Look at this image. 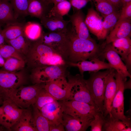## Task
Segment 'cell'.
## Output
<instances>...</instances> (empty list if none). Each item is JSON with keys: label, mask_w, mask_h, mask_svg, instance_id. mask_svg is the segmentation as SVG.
<instances>
[{"label": "cell", "mask_w": 131, "mask_h": 131, "mask_svg": "<svg viewBox=\"0 0 131 131\" xmlns=\"http://www.w3.org/2000/svg\"><path fill=\"white\" fill-rule=\"evenodd\" d=\"M71 30V44L67 61L66 62L76 63L88 59L90 60L95 58L100 59L101 58H104L103 51L106 44L105 42L99 45L94 39H81L77 37Z\"/></svg>", "instance_id": "6da1fadb"}, {"label": "cell", "mask_w": 131, "mask_h": 131, "mask_svg": "<svg viewBox=\"0 0 131 131\" xmlns=\"http://www.w3.org/2000/svg\"><path fill=\"white\" fill-rule=\"evenodd\" d=\"M25 57V63L32 69L46 66L66 64L61 57L52 48L38 40L31 41Z\"/></svg>", "instance_id": "7a4b0ae2"}, {"label": "cell", "mask_w": 131, "mask_h": 131, "mask_svg": "<svg viewBox=\"0 0 131 131\" xmlns=\"http://www.w3.org/2000/svg\"><path fill=\"white\" fill-rule=\"evenodd\" d=\"M71 29L69 28L66 33L43 32L38 40L50 47L66 62L67 61L71 44Z\"/></svg>", "instance_id": "3957f363"}, {"label": "cell", "mask_w": 131, "mask_h": 131, "mask_svg": "<svg viewBox=\"0 0 131 131\" xmlns=\"http://www.w3.org/2000/svg\"><path fill=\"white\" fill-rule=\"evenodd\" d=\"M111 68L104 71L90 73L89 78L85 80L94 103L103 114L106 79Z\"/></svg>", "instance_id": "277c9868"}, {"label": "cell", "mask_w": 131, "mask_h": 131, "mask_svg": "<svg viewBox=\"0 0 131 131\" xmlns=\"http://www.w3.org/2000/svg\"><path fill=\"white\" fill-rule=\"evenodd\" d=\"M68 66L66 64L39 67L32 69L31 78L34 84L46 83L57 79L66 78Z\"/></svg>", "instance_id": "5b68a950"}, {"label": "cell", "mask_w": 131, "mask_h": 131, "mask_svg": "<svg viewBox=\"0 0 131 131\" xmlns=\"http://www.w3.org/2000/svg\"><path fill=\"white\" fill-rule=\"evenodd\" d=\"M45 84L40 83L30 86H21L11 93L9 98L20 108H28L31 105H34L40 91Z\"/></svg>", "instance_id": "8992f818"}, {"label": "cell", "mask_w": 131, "mask_h": 131, "mask_svg": "<svg viewBox=\"0 0 131 131\" xmlns=\"http://www.w3.org/2000/svg\"><path fill=\"white\" fill-rule=\"evenodd\" d=\"M58 101L63 112L74 117L91 119L96 114L101 112L96 106L84 102L72 100Z\"/></svg>", "instance_id": "52a82bcc"}, {"label": "cell", "mask_w": 131, "mask_h": 131, "mask_svg": "<svg viewBox=\"0 0 131 131\" xmlns=\"http://www.w3.org/2000/svg\"><path fill=\"white\" fill-rule=\"evenodd\" d=\"M66 78H63L45 83V90L58 101L68 100L71 89L75 81L76 75L68 72Z\"/></svg>", "instance_id": "ba28073f"}, {"label": "cell", "mask_w": 131, "mask_h": 131, "mask_svg": "<svg viewBox=\"0 0 131 131\" xmlns=\"http://www.w3.org/2000/svg\"><path fill=\"white\" fill-rule=\"evenodd\" d=\"M25 76L21 72H12L0 70V97L9 98L11 93L24 82Z\"/></svg>", "instance_id": "9c48e42d"}, {"label": "cell", "mask_w": 131, "mask_h": 131, "mask_svg": "<svg viewBox=\"0 0 131 131\" xmlns=\"http://www.w3.org/2000/svg\"><path fill=\"white\" fill-rule=\"evenodd\" d=\"M0 107V124L10 129L18 122L24 109L18 107L11 99H4Z\"/></svg>", "instance_id": "30bf717a"}, {"label": "cell", "mask_w": 131, "mask_h": 131, "mask_svg": "<svg viewBox=\"0 0 131 131\" xmlns=\"http://www.w3.org/2000/svg\"><path fill=\"white\" fill-rule=\"evenodd\" d=\"M114 77L117 84V90L113 99L110 115L123 121L131 120L130 117L124 114V82L121 75L116 71Z\"/></svg>", "instance_id": "8fae6325"}, {"label": "cell", "mask_w": 131, "mask_h": 131, "mask_svg": "<svg viewBox=\"0 0 131 131\" xmlns=\"http://www.w3.org/2000/svg\"><path fill=\"white\" fill-rule=\"evenodd\" d=\"M76 75L75 80L71 89L68 100H74L95 106L83 76L79 74Z\"/></svg>", "instance_id": "7c38bea8"}, {"label": "cell", "mask_w": 131, "mask_h": 131, "mask_svg": "<svg viewBox=\"0 0 131 131\" xmlns=\"http://www.w3.org/2000/svg\"><path fill=\"white\" fill-rule=\"evenodd\" d=\"M103 56L108 61L111 67L120 74L124 82L126 81L127 77L131 78V74L125 64L119 55L113 49L110 43L106 44L105 45Z\"/></svg>", "instance_id": "4fadbf2b"}, {"label": "cell", "mask_w": 131, "mask_h": 131, "mask_svg": "<svg viewBox=\"0 0 131 131\" xmlns=\"http://www.w3.org/2000/svg\"><path fill=\"white\" fill-rule=\"evenodd\" d=\"M72 24L71 28L74 34L83 40H92L85 23V17L81 9L77 10L71 15H67Z\"/></svg>", "instance_id": "5bb4252c"}, {"label": "cell", "mask_w": 131, "mask_h": 131, "mask_svg": "<svg viewBox=\"0 0 131 131\" xmlns=\"http://www.w3.org/2000/svg\"><path fill=\"white\" fill-rule=\"evenodd\" d=\"M115 72L111 68L106 77L104 99V117L110 115L112 101L116 91V82L114 77Z\"/></svg>", "instance_id": "9a60e30c"}, {"label": "cell", "mask_w": 131, "mask_h": 131, "mask_svg": "<svg viewBox=\"0 0 131 131\" xmlns=\"http://www.w3.org/2000/svg\"><path fill=\"white\" fill-rule=\"evenodd\" d=\"M103 21L102 17L93 7L88 9L85 19V23L89 32L99 40L103 39Z\"/></svg>", "instance_id": "2e32d148"}, {"label": "cell", "mask_w": 131, "mask_h": 131, "mask_svg": "<svg viewBox=\"0 0 131 131\" xmlns=\"http://www.w3.org/2000/svg\"><path fill=\"white\" fill-rule=\"evenodd\" d=\"M66 64L68 66L77 67L80 74L83 76L84 72H89V73L95 72L104 69L112 68L108 63L98 58H95L89 61H82L76 63L67 62Z\"/></svg>", "instance_id": "e0dca14e"}, {"label": "cell", "mask_w": 131, "mask_h": 131, "mask_svg": "<svg viewBox=\"0 0 131 131\" xmlns=\"http://www.w3.org/2000/svg\"><path fill=\"white\" fill-rule=\"evenodd\" d=\"M39 110L48 120L49 125L62 123L63 112L58 101L47 104Z\"/></svg>", "instance_id": "ac0fdd59"}, {"label": "cell", "mask_w": 131, "mask_h": 131, "mask_svg": "<svg viewBox=\"0 0 131 131\" xmlns=\"http://www.w3.org/2000/svg\"><path fill=\"white\" fill-rule=\"evenodd\" d=\"M40 20L41 24L49 32L66 33L69 28L68 26L70 20H64L58 16L49 14Z\"/></svg>", "instance_id": "d6986e66"}, {"label": "cell", "mask_w": 131, "mask_h": 131, "mask_svg": "<svg viewBox=\"0 0 131 131\" xmlns=\"http://www.w3.org/2000/svg\"><path fill=\"white\" fill-rule=\"evenodd\" d=\"M131 19H125L117 21L106 37L105 42L111 43L117 39L131 36Z\"/></svg>", "instance_id": "ffe728a7"}, {"label": "cell", "mask_w": 131, "mask_h": 131, "mask_svg": "<svg viewBox=\"0 0 131 131\" xmlns=\"http://www.w3.org/2000/svg\"><path fill=\"white\" fill-rule=\"evenodd\" d=\"M93 118H75L63 112L62 123L66 131H85L90 126Z\"/></svg>", "instance_id": "44dd1931"}, {"label": "cell", "mask_w": 131, "mask_h": 131, "mask_svg": "<svg viewBox=\"0 0 131 131\" xmlns=\"http://www.w3.org/2000/svg\"><path fill=\"white\" fill-rule=\"evenodd\" d=\"M44 0H30L27 10V14L40 19L47 16L53 6Z\"/></svg>", "instance_id": "7402d4cb"}, {"label": "cell", "mask_w": 131, "mask_h": 131, "mask_svg": "<svg viewBox=\"0 0 131 131\" xmlns=\"http://www.w3.org/2000/svg\"><path fill=\"white\" fill-rule=\"evenodd\" d=\"M105 122L102 128L104 131H131V120L123 121L108 115L105 117Z\"/></svg>", "instance_id": "603a6c76"}, {"label": "cell", "mask_w": 131, "mask_h": 131, "mask_svg": "<svg viewBox=\"0 0 131 131\" xmlns=\"http://www.w3.org/2000/svg\"><path fill=\"white\" fill-rule=\"evenodd\" d=\"M14 130L17 131H36L31 110L24 109Z\"/></svg>", "instance_id": "cb8c5ba5"}, {"label": "cell", "mask_w": 131, "mask_h": 131, "mask_svg": "<svg viewBox=\"0 0 131 131\" xmlns=\"http://www.w3.org/2000/svg\"><path fill=\"white\" fill-rule=\"evenodd\" d=\"M17 22L9 0H3L0 5V24L6 25Z\"/></svg>", "instance_id": "d4e9b609"}, {"label": "cell", "mask_w": 131, "mask_h": 131, "mask_svg": "<svg viewBox=\"0 0 131 131\" xmlns=\"http://www.w3.org/2000/svg\"><path fill=\"white\" fill-rule=\"evenodd\" d=\"M110 43L113 49L121 56V58L124 61L131 53V40L130 37L116 39Z\"/></svg>", "instance_id": "484cf974"}, {"label": "cell", "mask_w": 131, "mask_h": 131, "mask_svg": "<svg viewBox=\"0 0 131 131\" xmlns=\"http://www.w3.org/2000/svg\"><path fill=\"white\" fill-rule=\"evenodd\" d=\"M8 44L13 47L23 57L27 54L30 47L31 41L23 34L13 40L5 41Z\"/></svg>", "instance_id": "4316f807"}, {"label": "cell", "mask_w": 131, "mask_h": 131, "mask_svg": "<svg viewBox=\"0 0 131 131\" xmlns=\"http://www.w3.org/2000/svg\"><path fill=\"white\" fill-rule=\"evenodd\" d=\"M24 24L17 22L6 25L1 31L5 41L14 39L23 34Z\"/></svg>", "instance_id": "83f0119b"}, {"label": "cell", "mask_w": 131, "mask_h": 131, "mask_svg": "<svg viewBox=\"0 0 131 131\" xmlns=\"http://www.w3.org/2000/svg\"><path fill=\"white\" fill-rule=\"evenodd\" d=\"M43 32L41 26L38 23L28 22L24 24L23 33L31 41L38 40Z\"/></svg>", "instance_id": "f1b7e54d"}, {"label": "cell", "mask_w": 131, "mask_h": 131, "mask_svg": "<svg viewBox=\"0 0 131 131\" xmlns=\"http://www.w3.org/2000/svg\"><path fill=\"white\" fill-rule=\"evenodd\" d=\"M116 10L104 17L103 23V39H106L109 32L116 25L119 17L120 11Z\"/></svg>", "instance_id": "f546056e"}, {"label": "cell", "mask_w": 131, "mask_h": 131, "mask_svg": "<svg viewBox=\"0 0 131 131\" xmlns=\"http://www.w3.org/2000/svg\"><path fill=\"white\" fill-rule=\"evenodd\" d=\"M33 118L34 125L36 131H49V122L40 112L39 110L34 106Z\"/></svg>", "instance_id": "4dcf8cb0"}, {"label": "cell", "mask_w": 131, "mask_h": 131, "mask_svg": "<svg viewBox=\"0 0 131 131\" xmlns=\"http://www.w3.org/2000/svg\"><path fill=\"white\" fill-rule=\"evenodd\" d=\"M14 12L15 18L28 16L27 10L30 0H9Z\"/></svg>", "instance_id": "1f68e13d"}, {"label": "cell", "mask_w": 131, "mask_h": 131, "mask_svg": "<svg viewBox=\"0 0 131 131\" xmlns=\"http://www.w3.org/2000/svg\"><path fill=\"white\" fill-rule=\"evenodd\" d=\"M97 11L104 17L114 11L119 10L107 0H91Z\"/></svg>", "instance_id": "d6a6232c"}, {"label": "cell", "mask_w": 131, "mask_h": 131, "mask_svg": "<svg viewBox=\"0 0 131 131\" xmlns=\"http://www.w3.org/2000/svg\"><path fill=\"white\" fill-rule=\"evenodd\" d=\"M25 64L24 60L10 57L6 59L3 66V70L9 72H17L22 69L24 67Z\"/></svg>", "instance_id": "836d02e7"}, {"label": "cell", "mask_w": 131, "mask_h": 131, "mask_svg": "<svg viewBox=\"0 0 131 131\" xmlns=\"http://www.w3.org/2000/svg\"><path fill=\"white\" fill-rule=\"evenodd\" d=\"M57 101L58 100L44 87L40 91L34 106L40 110L46 105Z\"/></svg>", "instance_id": "e575fe53"}, {"label": "cell", "mask_w": 131, "mask_h": 131, "mask_svg": "<svg viewBox=\"0 0 131 131\" xmlns=\"http://www.w3.org/2000/svg\"><path fill=\"white\" fill-rule=\"evenodd\" d=\"M71 7L69 2L68 0H65L53 6L49 15H53L63 17V16L68 15Z\"/></svg>", "instance_id": "d590c367"}, {"label": "cell", "mask_w": 131, "mask_h": 131, "mask_svg": "<svg viewBox=\"0 0 131 131\" xmlns=\"http://www.w3.org/2000/svg\"><path fill=\"white\" fill-rule=\"evenodd\" d=\"M0 55L5 59L13 57L24 60V57L13 47L8 44H4L0 46Z\"/></svg>", "instance_id": "8d00e7d4"}, {"label": "cell", "mask_w": 131, "mask_h": 131, "mask_svg": "<svg viewBox=\"0 0 131 131\" xmlns=\"http://www.w3.org/2000/svg\"><path fill=\"white\" fill-rule=\"evenodd\" d=\"M105 122V118L103 114L99 112L94 116L91 121L90 126V131H102Z\"/></svg>", "instance_id": "74e56055"}, {"label": "cell", "mask_w": 131, "mask_h": 131, "mask_svg": "<svg viewBox=\"0 0 131 131\" xmlns=\"http://www.w3.org/2000/svg\"><path fill=\"white\" fill-rule=\"evenodd\" d=\"M131 1H130L122 6L118 21L125 19H131Z\"/></svg>", "instance_id": "f35d334b"}, {"label": "cell", "mask_w": 131, "mask_h": 131, "mask_svg": "<svg viewBox=\"0 0 131 131\" xmlns=\"http://www.w3.org/2000/svg\"><path fill=\"white\" fill-rule=\"evenodd\" d=\"M70 3L74 13L84 7L91 0H68Z\"/></svg>", "instance_id": "ab89813d"}, {"label": "cell", "mask_w": 131, "mask_h": 131, "mask_svg": "<svg viewBox=\"0 0 131 131\" xmlns=\"http://www.w3.org/2000/svg\"><path fill=\"white\" fill-rule=\"evenodd\" d=\"M65 130L62 123L49 125V131H64Z\"/></svg>", "instance_id": "60d3db41"}, {"label": "cell", "mask_w": 131, "mask_h": 131, "mask_svg": "<svg viewBox=\"0 0 131 131\" xmlns=\"http://www.w3.org/2000/svg\"><path fill=\"white\" fill-rule=\"evenodd\" d=\"M125 65L129 72L131 74V53L129 54L124 61Z\"/></svg>", "instance_id": "b9f144b4"}, {"label": "cell", "mask_w": 131, "mask_h": 131, "mask_svg": "<svg viewBox=\"0 0 131 131\" xmlns=\"http://www.w3.org/2000/svg\"><path fill=\"white\" fill-rule=\"evenodd\" d=\"M118 9L121 8L122 7L121 0H107Z\"/></svg>", "instance_id": "7bdbcfd3"}, {"label": "cell", "mask_w": 131, "mask_h": 131, "mask_svg": "<svg viewBox=\"0 0 131 131\" xmlns=\"http://www.w3.org/2000/svg\"><path fill=\"white\" fill-rule=\"evenodd\" d=\"M2 30L1 26H0V46L5 44V42L4 38L2 34Z\"/></svg>", "instance_id": "ee69618b"}, {"label": "cell", "mask_w": 131, "mask_h": 131, "mask_svg": "<svg viewBox=\"0 0 131 131\" xmlns=\"http://www.w3.org/2000/svg\"><path fill=\"white\" fill-rule=\"evenodd\" d=\"M47 2L53 4L54 6L56 5L57 3L65 0H44Z\"/></svg>", "instance_id": "f6af8a7d"}, {"label": "cell", "mask_w": 131, "mask_h": 131, "mask_svg": "<svg viewBox=\"0 0 131 131\" xmlns=\"http://www.w3.org/2000/svg\"><path fill=\"white\" fill-rule=\"evenodd\" d=\"M5 59L0 55V67H3L5 63Z\"/></svg>", "instance_id": "bcb514c9"}, {"label": "cell", "mask_w": 131, "mask_h": 131, "mask_svg": "<svg viewBox=\"0 0 131 131\" xmlns=\"http://www.w3.org/2000/svg\"><path fill=\"white\" fill-rule=\"evenodd\" d=\"M130 1H131V0H121L122 6Z\"/></svg>", "instance_id": "7dc6e473"}, {"label": "cell", "mask_w": 131, "mask_h": 131, "mask_svg": "<svg viewBox=\"0 0 131 131\" xmlns=\"http://www.w3.org/2000/svg\"><path fill=\"white\" fill-rule=\"evenodd\" d=\"M1 101H2L1 98H0V104L1 103Z\"/></svg>", "instance_id": "c3c4849f"}, {"label": "cell", "mask_w": 131, "mask_h": 131, "mask_svg": "<svg viewBox=\"0 0 131 131\" xmlns=\"http://www.w3.org/2000/svg\"><path fill=\"white\" fill-rule=\"evenodd\" d=\"M3 0H0V5L1 3V2H2V1Z\"/></svg>", "instance_id": "681fc988"}, {"label": "cell", "mask_w": 131, "mask_h": 131, "mask_svg": "<svg viewBox=\"0 0 131 131\" xmlns=\"http://www.w3.org/2000/svg\"><path fill=\"white\" fill-rule=\"evenodd\" d=\"M2 25L0 24V26H1Z\"/></svg>", "instance_id": "f907efd6"}, {"label": "cell", "mask_w": 131, "mask_h": 131, "mask_svg": "<svg viewBox=\"0 0 131 131\" xmlns=\"http://www.w3.org/2000/svg\"><path fill=\"white\" fill-rule=\"evenodd\" d=\"M0 130H1V129H0Z\"/></svg>", "instance_id": "816d5d0a"}, {"label": "cell", "mask_w": 131, "mask_h": 131, "mask_svg": "<svg viewBox=\"0 0 131 131\" xmlns=\"http://www.w3.org/2000/svg\"><path fill=\"white\" fill-rule=\"evenodd\" d=\"M0 98H1V97H0Z\"/></svg>", "instance_id": "f5cc1de1"}]
</instances>
